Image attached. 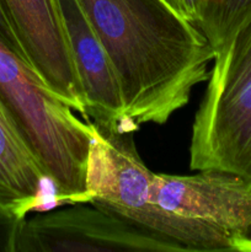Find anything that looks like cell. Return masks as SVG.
Instances as JSON below:
<instances>
[{"label":"cell","instance_id":"cell-3","mask_svg":"<svg viewBox=\"0 0 251 252\" xmlns=\"http://www.w3.org/2000/svg\"><path fill=\"white\" fill-rule=\"evenodd\" d=\"M189 169L235 175L251 186V7L216 48L192 123Z\"/></svg>","mask_w":251,"mask_h":252},{"label":"cell","instance_id":"cell-4","mask_svg":"<svg viewBox=\"0 0 251 252\" xmlns=\"http://www.w3.org/2000/svg\"><path fill=\"white\" fill-rule=\"evenodd\" d=\"M132 120L111 127L94 123L86 167V189L97 208L125 218L147 230L167 236L188 251H230L216 234L166 216L150 202L153 172L138 153Z\"/></svg>","mask_w":251,"mask_h":252},{"label":"cell","instance_id":"cell-8","mask_svg":"<svg viewBox=\"0 0 251 252\" xmlns=\"http://www.w3.org/2000/svg\"><path fill=\"white\" fill-rule=\"evenodd\" d=\"M69 52L83 89L88 117L111 127L126 122L122 94L110 58L76 0H56Z\"/></svg>","mask_w":251,"mask_h":252},{"label":"cell","instance_id":"cell-9","mask_svg":"<svg viewBox=\"0 0 251 252\" xmlns=\"http://www.w3.org/2000/svg\"><path fill=\"white\" fill-rule=\"evenodd\" d=\"M46 171L0 97V211L19 220L46 204Z\"/></svg>","mask_w":251,"mask_h":252},{"label":"cell","instance_id":"cell-2","mask_svg":"<svg viewBox=\"0 0 251 252\" xmlns=\"http://www.w3.org/2000/svg\"><path fill=\"white\" fill-rule=\"evenodd\" d=\"M0 97L46 171L53 201L89 203L86 167L94 122L54 95L17 54L0 42Z\"/></svg>","mask_w":251,"mask_h":252},{"label":"cell","instance_id":"cell-12","mask_svg":"<svg viewBox=\"0 0 251 252\" xmlns=\"http://www.w3.org/2000/svg\"><path fill=\"white\" fill-rule=\"evenodd\" d=\"M184 19L198 24L204 0H161Z\"/></svg>","mask_w":251,"mask_h":252},{"label":"cell","instance_id":"cell-11","mask_svg":"<svg viewBox=\"0 0 251 252\" xmlns=\"http://www.w3.org/2000/svg\"><path fill=\"white\" fill-rule=\"evenodd\" d=\"M22 220L0 211V252H16V241Z\"/></svg>","mask_w":251,"mask_h":252},{"label":"cell","instance_id":"cell-5","mask_svg":"<svg viewBox=\"0 0 251 252\" xmlns=\"http://www.w3.org/2000/svg\"><path fill=\"white\" fill-rule=\"evenodd\" d=\"M176 252L177 241L91 203L37 212L20 225L16 252Z\"/></svg>","mask_w":251,"mask_h":252},{"label":"cell","instance_id":"cell-10","mask_svg":"<svg viewBox=\"0 0 251 252\" xmlns=\"http://www.w3.org/2000/svg\"><path fill=\"white\" fill-rule=\"evenodd\" d=\"M251 7V0H204L197 26L216 49Z\"/></svg>","mask_w":251,"mask_h":252},{"label":"cell","instance_id":"cell-6","mask_svg":"<svg viewBox=\"0 0 251 252\" xmlns=\"http://www.w3.org/2000/svg\"><path fill=\"white\" fill-rule=\"evenodd\" d=\"M150 202L166 216L216 234L234 251L251 223V186L235 175L214 170L198 174H154Z\"/></svg>","mask_w":251,"mask_h":252},{"label":"cell","instance_id":"cell-1","mask_svg":"<svg viewBox=\"0 0 251 252\" xmlns=\"http://www.w3.org/2000/svg\"><path fill=\"white\" fill-rule=\"evenodd\" d=\"M95 29L122 94L126 117L165 125L208 79L216 49L161 0H76Z\"/></svg>","mask_w":251,"mask_h":252},{"label":"cell","instance_id":"cell-7","mask_svg":"<svg viewBox=\"0 0 251 252\" xmlns=\"http://www.w3.org/2000/svg\"><path fill=\"white\" fill-rule=\"evenodd\" d=\"M30 68L64 103L88 117L56 0H0Z\"/></svg>","mask_w":251,"mask_h":252},{"label":"cell","instance_id":"cell-13","mask_svg":"<svg viewBox=\"0 0 251 252\" xmlns=\"http://www.w3.org/2000/svg\"><path fill=\"white\" fill-rule=\"evenodd\" d=\"M234 251L238 252H251V223L246 228V230L241 234L235 241Z\"/></svg>","mask_w":251,"mask_h":252}]
</instances>
